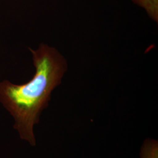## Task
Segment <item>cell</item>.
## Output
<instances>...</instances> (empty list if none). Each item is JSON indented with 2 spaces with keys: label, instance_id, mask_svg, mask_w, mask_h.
<instances>
[{
  "label": "cell",
  "instance_id": "7a4b0ae2",
  "mask_svg": "<svg viewBox=\"0 0 158 158\" xmlns=\"http://www.w3.org/2000/svg\"><path fill=\"white\" fill-rule=\"evenodd\" d=\"M139 158H158V140L147 138L142 144Z\"/></svg>",
  "mask_w": 158,
  "mask_h": 158
},
{
  "label": "cell",
  "instance_id": "3957f363",
  "mask_svg": "<svg viewBox=\"0 0 158 158\" xmlns=\"http://www.w3.org/2000/svg\"><path fill=\"white\" fill-rule=\"evenodd\" d=\"M148 12V14L156 19L158 18V0H132Z\"/></svg>",
  "mask_w": 158,
  "mask_h": 158
},
{
  "label": "cell",
  "instance_id": "6da1fadb",
  "mask_svg": "<svg viewBox=\"0 0 158 158\" xmlns=\"http://www.w3.org/2000/svg\"><path fill=\"white\" fill-rule=\"evenodd\" d=\"M29 51L35 68L33 77L23 85L1 81L0 102L13 118L14 128L21 139L35 147V127L48 107L52 91L60 84L67 63L59 51L46 44Z\"/></svg>",
  "mask_w": 158,
  "mask_h": 158
}]
</instances>
